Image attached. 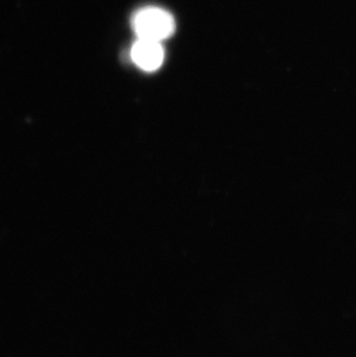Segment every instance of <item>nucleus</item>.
Instances as JSON below:
<instances>
[{"instance_id":"obj_1","label":"nucleus","mask_w":356,"mask_h":357,"mask_svg":"<svg viewBox=\"0 0 356 357\" xmlns=\"http://www.w3.org/2000/svg\"><path fill=\"white\" fill-rule=\"evenodd\" d=\"M133 29L139 38L161 42L172 36L175 31V20L167 10L147 7L133 17Z\"/></svg>"},{"instance_id":"obj_2","label":"nucleus","mask_w":356,"mask_h":357,"mask_svg":"<svg viewBox=\"0 0 356 357\" xmlns=\"http://www.w3.org/2000/svg\"><path fill=\"white\" fill-rule=\"evenodd\" d=\"M132 61L144 71H155L161 66L165 52L161 42L138 38L131 50Z\"/></svg>"}]
</instances>
